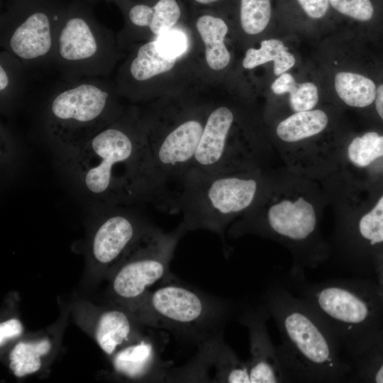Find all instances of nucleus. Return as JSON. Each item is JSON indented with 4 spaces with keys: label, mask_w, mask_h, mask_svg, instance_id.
<instances>
[{
    "label": "nucleus",
    "mask_w": 383,
    "mask_h": 383,
    "mask_svg": "<svg viewBox=\"0 0 383 383\" xmlns=\"http://www.w3.org/2000/svg\"><path fill=\"white\" fill-rule=\"evenodd\" d=\"M72 189L92 205L148 203L172 213L174 192L157 169L141 116L134 108L57 160Z\"/></svg>",
    "instance_id": "1"
},
{
    "label": "nucleus",
    "mask_w": 383,
    "mask_h": 383,
    "mask_svg": "<svg viewBox=\"0 0 383 383\" xmlns=\"http://www.w3.org/2000/svg\"><path fill=\"white\" fill-rule=\"evenodd\" d=\"M279 331L276 347L286 382H339L349 379L351 364L338 340L315 309L279 284L262 296Z\"/></svg>",
    "instance_id": "2"
},
{
    "label": "nucleus",
    "mask_w": 383,
    "mask_h": 383,
    "mask_svg": "<svg viewBox=\"0 0 383 383\" xmlns=\"http://www.w3.org/2000/svg\"><path fill=\"white\" fill-rule=\"evenodd\" d=\"M62 82L46 99L40 115L43 136L57 160L77 152L125 110L109 78Z\"/></svg>",
    "instance_id": "3"
},
{
    "label": "nucleus",
    "mask_w": 383,
    "mask_h": 383,
    "mask_svg": "<svg viewBox=\"0 0 383 383\" xmlns=\"http://www.w3.org/2000/svg\"><path fill=\"white\" fill-rule=\"evenodd\" d=\"M263 188L258 169L189 172L177 187L172 213L182 214L186 231L206 230L223 238L226 228L262 198Z\"/></svg>",
    "instance_id": "4"
},
{
    "label": "nucleus",
    "mask_w": 383,
    "mask_h": 383,
    "mask_svg": "<svg viewBox=\"0 0 383 383\" xmlns=\"http://www.w3.org/2000/svg\"><path fill=\"white\" fill-rule=\"evenodd\" d=\"M296 294L328 326L351 362L369 346L373 306L362 284L352 279L311 283L292 277Z\"/></svg>",
    "instance_id": "5"
},
{
    "label": "nucleus",
    "mask_w": 383,
    "mask_h": 383,
    "mask_svg": "<svg viewBox=\"0 0 383 383\" xmlns=\"http://www.w3.org/2000/svg\"><path fill=\"white\" fill-rule=\"evenodd\" d=\"M122 55L116 37L105 26L77 13L62 16L52 65L63 81L109 78Z\"/></svg>",
    "instance_id": "6"
},
{
    "label": "nucleus",
    "mask_w": 383,
    "mask_h": 383,
    "mask_svg": "<svg viewBox=\"0 0 383 383\" xmlns=\"http://www.w3.org/2000/svg\"><path fill=\"white\" fill-rule=\"evenodd\" d=\"M147 306L160 326L197 345L223 333L233 311L230 301L176 282L153 292Z\"/></svg>",
    "instance_id": "7"
},
{
    "label": "nucleus",
    "mask_w": 383,
    "mask_h": 383,
    "mask_svg": "<svg viewBox=\"0 0 383 383\" xmlns=\"http://www.w3.org/2000/svg\"><path fill=\"white\" fill-rule=\"evenodd\" d=\"M204 118L184 115L170 123L157 108L141 116L155 165L169 186L178 187L190 170L207 118Z\"/></svg>",
    "instance_id": "8"
},
{
    "label": "nucleus",
    "mask_w": 383,
    "mask_h": 383,
    "mask_svg": "<svg viewBox=\"0 0 383 383\" xmlns=\"http://www.w3.org/2000/svg\"><path fill=\"white\" fill-rule=\"evenodd\" d=\"M270 198L266 194L236 219L228 233L238 238L248 233L268 236L292 245L307 246L317 229L316 210L309 201L299 197Z\"/></svg>",
    "instance_id": "9"
},
{
    "label": "nucleus",
    "mask_w": 383,
    "mask_h": 383,
    "mask_svg": "<svg viewBox=\"0 0 383 383\" xmlns=\"http://www.w3.org/2000/svg\"><path fill=\"white\" fill-rule=\"evenodd\" d=\"M237 116L231 107L225 105L209 111L188 172L214 173L257 169L255 161L258 148L249 137L238 135Z\"/></svg>",
    "instance_id": "10"
},
{
    "label": "nucleus",
    "mask_w": 383,
    "mask_h": 383,
    "mask_svg": "<svg viewBox=\"0 0 383 383\" xmlns=\"http://www.w3.org/2000/svg\"><path fill=\"white\" fill-rule=\"evenodd\" d=\"M186 232L182 223L167 233L151 227L122 257L125 262L113 279L114 292L129 301L143 297L148 287L169 274L177 245Z\"/></svg>",
    "instance_id": "11"
},
{
    "label": "nucleus",
    "mask_w": 383,
    "mask_h": 383,
    "mask_svg": "<svg viewBox=\"0 0 383 383\" xmlns=\"http://www.w3.org/2000/svg\"><path fill=\"white\" fill-rule=\"evenodd\" d=\"M60 13L35 9L13 13L1 19L0 45L26 68L52 65Z\"/></svg>",
    "instance_id": "12"
},
{
    "label": "nucleus",
    "mask_w": 383,
    "mask_h": 383,
    "mask_svg": "<svg viewBox=\"0 0 383 383\" xmlns=\"http://www.w3.org/2000/svg\"><path fill=\"white\" fill-rule=\"evenodd\" d=\"M101 218L93 233V259L108 265L122 257L151 228L139 216L122 206L97 205Z\"/></svg>",
    "instance_id": "13"
},
{
    "label": "nucleus",
    "mask_w": 383,
    "mask_h": 383,
    "mask_svg": "<svg viewBox=\"0 0 383 383\" xmlns=\"http://www.w3.org/2000/svg\"><path fill=\"white\" fill-rule=\"evenodd\" d=\"M269 311L262 301L245 305L239 322L248 331L250 357L246 361L250 383L284 382V375L267 330Z\"/></svg>",
    "instance_id": "14"
},
{
    "label": "nucleus",
    "mask_w": 383,
    "mask_h": 383,
    "mask_svg": "<svg viewBox=\"0 0 383 383\" xmlns=\"http://www.w3.org/2000/svg\"><path fill=\"white\" fill-rule=\"evenodd\" d=\"M191 371L198 382L250 383L246 362L239 359L218 334L198 345V353L189 362Z\"/></svg>",
    "instance_id": "15"
},
{
    "label": "nucleus",
    "mask_w": 383,
    "mask_h": 383,
    "mask_svg": "<svg viewBox=\"0 0 383 383\" xmlns=\"http://www.w3.org/2000/svg\"><path fill=\"white\" fill-rule=\"evenodd\" d=\"M181 14V8L177 0H155L152 4L136 3L127 11V28L145 30L155 38L172 28Z\"/></svg>",
    "instance_id": "16"
},
{
    "label": "nucleus",
    "mask_w": 383,
    "mask_h": 383,
    "mask_svg": "<svg viewBox=\"0 0 383 383\" xmlns=\"http://www.w3.org/2000/svg\"><path fill=\"white\" fill-rule=\"evenodd\" d=\"M23 62L9 52H0V108L9 116L18 107L26 91L27 77Z\"/></svg>",
    "instance_id": "17"
},
{
    "label": "nucleus",
    "mask_w": 383,
    "mask_h": 383,
    "mask_svg": "<svg viewBox=\"0 0 383 383\" xmlns=\"http://www.w3.org/2000/svg\"><path fill=\"white\" fill-rule=\"evenodd\" d=\"M196 27L205 45V57L209 67L216 71L224 69L231 60L224 43L228 30L225 21L212 14H203L196 19Z\"/></svg>",
    "instance_id": "18"
},
{
    "label": "nucleus",
    "mask_w": 383,
    "mask_h": 383,
    "mask_svg": "<svg viewBox=\"0 0 383 383\" xmlns=\"http://www.w3.org/2000/svg\"><path fill=\"white\" fill-rule=\"evenodd\" d=\"M328 124V115L323 110L297 111L277 125L275 134L280 141L293 143L321 133Z\"/></svg>",
    "instance_id": "19"
},
{
    "label": "nucleus",
    "mask_w": 383,
    "mask_h": 383,
    "mask_svg": "<svg viewBox=\"0 0 383 383\" xmlns=\"http://www.w3.org/2000/svg\"><path fill=\"white\" fill-rule=\"evenodd\" d=\"M377 82L369 75L342 71L335 74L334 88L338 97L348 106L365 108L374 104Z\"/></svg>",
    "instance_id": "20"
},
{
    "label": "nucleus",
    "mask_w": 383,
    "mask_h": 383,
    "mask_svg": "<svg viewBox=\"0 0 383 383\" xmlns=\"http://www.w3.org/2000/svg\"><path fill=\"white\" fill-rule=\"evenodd\" d=\"M271 61L274 75L279 76L294 66L296 58L282 40L271 38L262 40L258 49L249 48L242 65L244 68L251 70Z\"/></svg>",
    "instance_id": "21"
},
{
    "label": "nucleus",
    "mask_w": 383,
    "mask_h": 383,
    "mask_svg": "<svg viewBox=\"0 0 383 383\" xmlns=\"http://www.w3.org/2000/svg\"><path fill=\"white\" fill-rule=\"evenodd\" d=\"M132 329L130 317L126 313L118 310L109 311L99 319L96 340L106 353L111 354L117 346L128 340Z\"/></svg>",
    "instance_id": "22"
},
{
    "label": "nucleus",
    "mask_w": 383,
    "mask_h": 383,
    "mask_svg": "<svg viewBox=\"0 0 383 383\" xmlns=\"http://www.w3.org/2000/svg\"><path fill=\"white\" fill-rule=\"evenodd\" d=\"M154 359L152 345L147 340H140L119 351L113 358V366L126 377L139 379L149 372Z\"/></svg>",
    "instance_id": "23"
},
{
    "label": "nucleus",
    "mask_w": 383,
    "mask_h": 383,
    "mask_svg": "<svg viewBox=\"0 0 383 383\" xmlns=\"http://www.w3.org/2000/svg\"><path fill=\"white\" fill-rule=\"evenodd\" d=\"M50 348L48 339L33 343L19 342L9 355L11 370L18 377L37 372L41 367L40 357L47 354Z\"/></svg>",
    "instance_id": "24"
},
{
    "label": "nucleus",
    "mask_w": 383,
    "mask_h": 383,
    "mask_svg": "<svg viewBox=\"0 0 383 383\" xmlns=\"http://www.w3.org/2000/svg\"><path fill=\"white\" fill-rule=\"evenodd\" d=\"M348 157L356 167H365L383 157V135L368 131L354 138L348 147Z\"/></svg>",
    "instance_id": "25"
},
{
    "label": "nucleus",
    "mask_w": 383,
    "mask_h": 383,
    "mask_svg": "<svg viewBox=\"0 0 383 383\" xmlns=\"http://www.w3.org/2000/svg\"><path fill=\"white\" fill-rule=\"evenodd\" d=\"M272 16L270 0H240L239 18L243 30L257 35L268 26Z\"/></svg>",
    "instance_id": "26"
},
{
    "label": "nucleus",
    "mask_w": 383,
    "mask_h": 383,
    "mask_svg": "<svg viewBox=\"0 0 383 383\" xmlns=\"http://www.w3.org/2000/svg\"><path fill=\"white\" fill-rule=\"evenodd\" d=\"M1 169L9 177L18 170L22 157L21 145L11 129L1 123Z\"/></svg>",
    "instance_id": "27"
},
{
    "label": "nucleus",
    "mask_w": 383,
    "mask_h": 383,
    "mask_svg": "<svg viewBox=\"0 0 383 383\" xmlns=\"http://www.w3.org/2000/svg\"><path fill=\"white\" fill-rule=\"evenodd\" d=\"M357 233L361 239L373 246L383 243V195L357 224Z\"/></svg>",
    "instance_id": "28"
},
{
    "label": "nucleus",
    "mask_w": 383,
    "mask_h": 383,
    "mask_svg": "<svg viewBox=\"0 0 383 383\" xmlns=\"http://www.w3.org/2000/svg\"><path fill=\"white\" fill-rule=\"evenodd\" d=\"M158 51L164 57L177 60L188 48V38L184 31L171 28L154 38Z\"/></svg>",
    "instance_id": "29"
},
{
    "label": "nucleus",
    "mask_w": 383,
    "mask_h": 383,
    "mask_svg": "<svg viewBox=\"0 0 383 383\" xmlns=\"http://www.w3.org/2000/svg\"><path fill=\"white\" fill-rule=\"evenodd\" d=\"M331 6L340 13L362 23L372 21L375 15L371 0H329Z\"/></svg>",
    "instance_id": "30"
},
{
    "label": "nucleus",
    "mask_w": 383,
    "mask_h": 383,
    "mask_svg": "<svg viewBox=\"0 0 383 383\" xmlns=\"http://www.w3.org/2000/svg\"><path fill=\"white\" fill-rule=\"evenodd\" d=\"M318 101V90L311 82L296 84L289 92V104L295 111L313 109Z\"/></svg>",
    "instance_id": "31"
},
{
    "label": "nucleus",
    "mask_w": 383,
    "mask_h": 383,
    "mask_svg": "<svg viewBox=\"0 0 383 383\" xmlns=\"http://www.w3.org/2000/svg\"><path fill=\"white\" fill-rule=\"evenodd\" d=\"M304 13L310 18L319 19L328 11L329 0H297Z\"/></svg>",
    "instance_id": "32"
},
{
    "label": "nucleus",
    "mask_w": 383,
    "mask_h": 383,
    "mask_svg": "<svg viewBox=\"0 0 383 383\" xmlns=\"http://www.w3.org/2000/svg\"><path fill=\"white\" fill-rule=\"evenodd\" d=\"M23 326L16 318L8 319L0 324V345L2 346L7 340L21 334Z\"/></svg>",
    "instance_id": "33"
},
{
    "label": "nucleus",
    "mask_w": 383,
    "mask_h": 383,
    "mask_svg": "<svg viewBox=\"0 0 383 383\" xmlns=\"http://www.w3.org/2000/svg\"><path fill=\"white\" fill-rule=\"evenodd\" d=\"M296 84L294 77L287 72L278 76L272 84L271 89L277 95L289 94Z\"/></svg>",
    "instance_id": "34"
},
{
    "label": "nucleus",
    "mask_w": 383,
    "mask_h": 383,
    "mask_svg": "<svg viewBox=\"0 0 383 383\" xmlns=\"http://www.w3.org/2000/svg\"><path fill=\"white\" fill-rule=\"evenodd\" d=\"M374 104L378 116L383 121V82L377 84V94Z\"/></svg>",
    "instance_id": "35"
},
{
    "label": "nucleus",
    "mask_w": 383,
    "mask_h": 383,
    "mask_svg": "<svg viewBox=\"0 0 383 383\" xmlns=\"http://www.w3.org/2000/svg\"><path fill=\"white\" fill-rule=\"evenodd\" d=\"M372 379L375 382L383 383V361L374 369Z\"/></svg>",
    "instance_id": "36"
},
{
    "label": "nucleus",
    "mask_w": 383,
    "mask_h": 383,
    "mask_svg": "<svg viewBox=\"0 0 383 383\" xmlns=\"http://www.w3.org/2000/svg\"><path fill=\"white\" fill-rule=\"evenodd\" d=\"M196 3L202 4V5H209L213 3H216L220 0H194Z\"/></svg>",
    "instance_id": "37"
}]
</instances>
